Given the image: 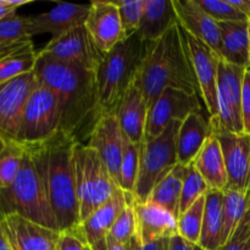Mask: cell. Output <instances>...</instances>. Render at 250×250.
<instances>
[{"instance_id": "cell-18", "label": "cell", "mask_w": 250, "mask_h": 250, "mask_svg": "<svg viewBox=\"0 0 250 250\" xmlns=\"http://www.w3.org/2000/svg\"><path fill=\"white\" fill-rule=\"evenodd\" d=\"M134 202V195L120 190L112 199L95 210L85 220H83L77 229L72 231L83 243L90 249L106 241L110 229L129 203Z\"/></svg>"}, {"instance_id": "cell-3", "label": "cell", "mask_w": 250, "mask_h": 250, "mask_svg": "<svg viewBox=\"0 0 250 250\" xmlns=\"http://www.w3.org/2000/svg\"><path fill=\"white\" fill-rule=\"evenodd\" d=\"M21 170L10 187L0 189V217L17 215L51 229H58L54 216L45 173V143L24 146Z\"/></svg>"}, {"instance_id": "cell-16", "label": "cell", "mask_w": 250, "mask_h": 250, "mask_svg": "<svg viewBox=\"0 0 250 250\" xmlns=\"http://www.w3.org/2000/svg\"><path fill=\"white\" fill-rule=\"evenodd\" d=\"M2 234L14 250H58L61 232L17 215L0 217Z\"/></svg>"}, {"instance_id": "cell-34", "label": "cell", "mask_w": 250, "mask_h": 250, "mask_svg": "<svg viewBox=\"0 0 250 250\" xmlns=\"http://www.w3.org/2000/svg\"><path fill=\"white\" fill-rule=\"evenodd\" d=\"M32 37L33 34L29 17L15 14L0 22V46L32 39Z\"/></svg>"}, {"instance_id": "cell-8", "label": "cell", "mask_w": 250, "mask_h": 250, "mask_svg": "<svg viewBox=\"0 0 250 250\" xmlns=\"http://www.w3.org/2000/svg\"><path fill=\"white\" fill-rule=\"evenodd\" d=\"M61 127V107L56 95L39 84L27 102L16 142L22 146L45 143Z\"/></svg>"}, {"instance_id": "cell-12", "label": "cell", "mask_w": 250, "mask_h": 250, "mask_svg": "<svg viewBox=\"0 0 250 250\" xmlns=\"http://www.w3.org/2000/svg\"><path fill=\"white\" fill-rule=\"evenodd\" d=\"M39 83L34 72L0 83V137L16 142L24 107Z\"/></svg>"}, {"instance_id": "cell-20", "label": "cell", "mask_w": 250, "mask_h": 250, "mask_svg": "<svg viewBox=\"0 0 250 250\" xmlns=\"http://www.w3.org/2000/svg\"><path fill=\"white\" fill-rule=\"evenodd\" d=\"M178 23L187 33L207 44L215 53L221 54V33L219 22L205 14L194 0H172ZM221 59V58H220Z\"/></svg>"}, {"instance_id": "cell-46", "label": "cell", "mask_w": 250, "mask_h": 250, "mask_svg": "<svg viewBox=\"0 0 250 250\" xmlns=\"http://www.w3.org/2000/svg\"><path fill=\"white\" fill-rule=\"evenodd\" d=\"M106 250H129V244L116 243L106 239Z\"/></svg>"}, {"instance_id": "cell-14", "label": "cell", "mask_w": 250, "mask_h": 250, "mask_svg": "<svg viewBox=\"0 0 250 250\" xmlns=\"http://www.w3.org/2000/svg\"><path fill=\"white\" fill-rule=\"evenodd\" d=\"M211 128L224 154L227 171L226 189L250 192V134L236 133L212 125Z\"/></svg>"}, {"instance_id": "cell-52", "label": "cell", "mask_w": 250, "mask_h": 250, "mask_svg": "<svg viewBox=\"0 0 250 250\" xmlns=\"http://www.w3.org/2000/svg\"><path fill=\"white\" fill-rule=\"evenodd\" d=\"M0 233H2V231H1V227H0Z\"/></svg>"}, {"instance_id": "cell-43", "label": "cell", "mask_w": 250, "mask_h": 250, "mask_svg": "<svg viewBox=\"0 0 250 250\" xmlns=\"http://www.w3.org/2000/svg\"><path fill=\"white\" fill-rule=\"evenodd\" d=\"M29 0H7V2L2 6H0V22L2 20L7 19L11 15L16 14V10L20 6H23V5L28 4Z\"/></svg>"}, {"instance_id": "cell-35", "label": "cell", "mask_w": 250, "mask_h": 250, "mask_svg": "<svg viewBox=\"0 0 250 250\" xmlns=\"http://www.w3.org/2000/svg\"><path fill=\"white\" fill-rule=\"evenodd\" d=\"M209 186L200 176L197 168L192 165L187 167L185 180L182 185V193H181V204H180V215L183 214L188 208L192 207L199 198L207 194L209 190Z\"/></svg>"}, {"instance_id": "cell-11", "label": "cell", "mask_w": 250, "mask_h": 250, "mask_svg": "<svg viewBox=\"0 0 250 250\" xmlns=\"http://www.w3.org/2000/svg\"><path fill=\"white\" fill-rule=\"evenodd\" d=\"M247 70L220 60L217 73L219 116L210 119L212 126L227 131L244 133L242 120V89Z\"/></svg>"}, {"instance_id": "cell-1", "label": "cell", "mask_w": 250, "mask_h": 250, "mask_svg": "<svg viewBox=\"0 0 250 250\" xmlns=\"http://www.w3.org/2000/svg\"><path fill=\"white\" fill-rule=\"evenodd\" d=\"M39 84L49 88L61 107L60 129L81 142L80 134L92 129L99 116L97 73L37 54L33 70Z\"/></svg>"}, {"instance_id": "cell-36", "label": "cell", "mask_w": 250, "mask_h": 250, "mask_svg": "<svg viewBox=\"0 0 250 250\" xmlns=\"http://www.w3.org/2000/svg\"><path fill=\"white\" fill-rule=\"evenodd\" d=\"M134 202L129 203L124 211L120 214L114 226L110 229L106 239L122 244H129L136 236V215H134Z\"/></svg>"}, {"instance_id": "cell-41", "label": "cell", "mask_w": 250, "mask_h": 250, "mask_svg": "<svg viewBox=\"0 0 250 250\" xmlns=\"http://www.w3.org/2000/svg\"><path fill=\"white\" fill-rule=\"evenodd\" d=\"M58 250H85V244L73 232H61Z\"/></svg>"}, {"instance_id": "cell-29", "label": "cell", "mask_w": 250, "mask_h": 250, "mask_svg": "<svg viewBox=\"0 0 250 250\" xmlns=\"http://www.w3.org/2000/svg\"><path fill=\"white\" fill-rule=\"evenodd\" d=\"M187 167L188 166L177 164L172 171L156 185L148 199V202L160 205L161 208L167 210L177 220L180 217L181 193Z\"/></svg>"}, {"instance_id": "cell-7", "label": "cell", "mask_w": 250, "mask_h": 250, "mask_svg": "<svg viewBox=\"0 0 250 250\" xmlns=\"http://www.w3.org/2000/svg\"><path fill=\"white\" fill-rule=\"evenodd\" d=\"M182 122L173 121L156 138L143 139L141 144L139 175L134 202H148L151 192L178 164L177 137Z\"/></svg>"}, {"instance_id": "cell-15", "label": "cell", "mask_w": 250, "mask_h": 250, "mask_svg": "<svg viewBox=\"0 0 250 250\" xmlns=\"http://www.w3.org/2000/svg\"><path fill=\"white\" fill-rule=\"evenodd\" d=\"M128 142L120 126L116 114H105L98 117L88 134V143H85L97 151L117 185L122 159Z\"/></svg>"}, {"instance_id": "cell-6", "label": "cell", "mask_w": 250, "mask_h": 250, "mask_svg": "<svg viewBox=\"0 0 250 250\" xmlns=\"http://www.w3.org/2000/svg\"><path fill=\"white\" fill-rule=\"evenodd\" d=\"M75 171L81 222L121 190L97 151L78 142L75 149Z\"/></svg>"}, {"instance_id": "cell-13", "label": "cell", "mask_w": 250, "mask_h": 250, "mask_svg": "<svg viewBox=\"0 0 250 250\" xmlns=\"http://www.w3.org/2000/svg\"><path fill=\"white\" fill-rule=\"evenodd\" d=\"M199 95L166 88L148 111L146 139L156 138L173 121H185L193 112L202 111Z\"/></svg>"}, {"instance_id": "cell-44", "label": "cell", "mask_w": 250, "mask_h": 250, "mask_svg": "<svg viewBox=\"0 0 250 250\" xmlns=\"http://www.w3.org/2000/svg\"><path fill=\"white\" fill-rule=\"evenodd\" d=\"M170 250H203L197 244H192L183 239L182 237L177 236L172 237L170 241Z\"/></svg>"}, {"instance_id": "cell-5", "label": "cell", "mask_w": 250, "mask_h": 250, "mask_svg": "<svg viewBox=\"0 0 250 250\" xmlns=\"http://www.w3.org/2000/svg\"><path fill=\"white\" fill-rule=\"evenodd\" d=\"M150 45L151 42L144 41L136 32L105 54L95 72L99 116L116 114L127 90L138 78Z\"/></svg>"}, {"instance_id": "cell-53", "label": "cell", "mask_w": 250, "mask_h": 250, "mask_svg": "<svg viewBox=\"0 0 250 250\" xmlns=\"http://www.w3.org/2000/svg\"><path fill=\"white\" fill-rule=\"evenodd\" d=\"M249 71H250V70H249Z\"/></svg>"}, {"instance_id": "cell-37", "label": "cell", "mask_w": 250, "mask_h": 250, "mask_svg": "<svg viewBox=\"0 0 250 250\" xmlns=\"http://www.w3.org/2000/svg\"><path fill=\"white\" fill-rule=\"evenodd\" d=\"M198 6L216 22L248 21L243 14L229 4V0H194Z\"/></svg>"}, {"instance_id": "cell-32", "label": "cell", "mask_w": 250, "mask_h": 250, "mask_svg": "<svg viewBox=\"0 0 250 250\" xmlns=\"http://www.w3.org/2000/svg\"><path fill=\"white\" fill-rule=\"evenodd\" d=\"M205 210V195L178 217V236L192 244L199 243Z\"/></svg>"}, {"instance_id": "cell-31", "label": "cell", "mask_w": 250, "mask_h": 250, "mask_svg": "<svg viewBox=\"0 0 250 250\" xmlns=\"http://www.w3.org/2000/svg\"><path fill=\"white\" fill-rule=\"evenodd\" d=\"M24 146L17 142H6L0 150V189L14 183L21 170L24 158Z\"/></svg>"}, {"instance_id": "cell-9", "label": "cell", "mask_w": 250, "mask_h": 250, "mask_svg": "<svg viewBox=\"0 0 250 250\" xmlns=\"http://www.w3.org/2000/svg\"><path fill=\"white\" fill-rule=\"evenodd\" d=\"M41 55L97 72L105 54L100 50L84 23L51 41L38 51Z\"/></svg>"}, {"instance_id": "cell-22", "label": "cell", "mask_w": 250, "mask_h": 250, "mask_svg": "<svg viewBox=\"0 0 250 250\" xmlns=\"http://www.w3.org/2000/svg\"><path fill=\"white\" fill-rule=\"evenodd\" d=\"M148 105L141 90L138 78L129 87L116 110L119 124L131 143L141 146L146 136Z\"/></svg>"}, {"instance_id": "cell-23", "label": "cell", "mask_w": 250, "mask_h": 250, "mask_svg": "<svg viewBox=\"0 0 250 250\" xmlns=\"http://www.w3.org/2000/svg\"><path fill=\"white\" fill-rule=\"evenodd\" d=\"M211 133L210 117H205L203 110L186 117L181 124L177 137L178 164L183 166L192 165Z\"/></svg>"}, {"instance_id": "cell-21", "label": "cell", "mask_w": 250, "mask_h": 250, "mask_svg": "<svg viewBox=\"0 0 250 250\" xmlns=\"http://www.w3.org/2000/svg\"><path fill=\"white\" fill-rule=\"evenodd\" d=\"M89 12V4H68L60 2L51 10L29 16L32 34H51V38H58L75 27L85 22Z\"/></svg>"}, {"instance_id": "cell-40", "label": "cell", "mask_w": 250, "mask_h": 250, "mask_svg": "<svg viewBox=\"0 0 250 250\" xmlns=\"http://www.w3.org/2000/svg\"><path fill=\"white\" fill-rule=\"evenodd\" d=\"M242 120L244 133L250 134V71L247 70L242 89Z\"/></svg>"}, {"instance_id": "cell-25", "label": "cell", "mask_w": 250, "mask_h": 250, "mask_svg": "<svg viewBox=\"0 0 250 250\" xmlns=\"http://www.w3.org/2000/svg\"><path fill=\"white\" fill-rule=\"evenodd\" d=\"M178 22L172 0H144L138 33L144 41H159Z\"/></svg>"}, {"instance_id": "cell-4", "label": "cell", "mask_w": 250, "mask_h": 250, "mask_svg": "<svg viewBox=\"0 0 250 250\" xmlns=\"http://www.w3.org/2000/svg\"><path fill=\"white\" fill-rule=\"evenodd\" d=\"M78 139L63 131L45 142L44 173L49 202L59 231H75L81 224L75 171V149Z\"/></svg>"}, {"instance_id": "cell-28", "label": "cell", "mask_w": 250, "mask_h": 250, "mask_svg": "<svg viewBox=\"0 0 250 250\" xmlns=\"http://www.w3.org/2000/svg\"><path fill=\"white\" fill-rule=\"evenodd\" d=\"M222 208L224 190H208L202 233L198 243L203 250H219L222 247Z\"/></svg>"}, {"instance_id": "cell-38", "label": "cell", "mask_w": 250, "mask_h": 250, "mask_svg": "<svg viewBox=\"0 0 250 250\" xmlns=\"http://www.w3.org/2000/svg\"><path fill=\"white\" fill-rule=\"evenodd\" d=\"M115 4L119 7L120 19H121L122 28L126 37L136 33L141 24L142 15H143L144 0H116Z\"/></svg>"}, {"instance_id": "cell-17", "label": "cell", "mask_w": 250, "mask_h": 250, "mask_svg": "<svg viewBox=\"0 0 250 250\" xmlns=\"http://www.w3.org/2000/svg\"><path fill=\"white\" fill-rule=\"evenodd\" d=\"M98 48L104 54L126 38L120 19L119 7L115 1L95 0L89 4V12L84 22Z\"/></svg>"}, {"instance_id": "cell-42", "label": "cell", "mask_w": 250, "mask_h": 250, "mask_svg": "<svg viewBox=\"0 0 250 250\" xmlns=\"http://www.w3.org/2000/svg\"><path fill=\"white\" fill-rule=\"evenodd\" d=\"M171 238H161L150 243L142 244L136 237L129 242V250H170Z\"/></svg>"}, {"instance_id": "cell-39", "label": "cell", "mask_w": 250, "mask_h": 250, "mask_svg": "<svg viewBox=\"0 0 250 250\" xmlns=\"http://www.w3.org/2000/svg\"><path fill=\"white\" fill-rule=\"evenodd\" d=\"M219 250H250V207L233 234Z\"/></svg>"}, {"instance_id": "cell-47", "label": "cell", "mask_w": 250, "mask_h": 250, "mask_svg": "<svg viewBox=\"0 0 250 250\" xmlns=\"http://www.w3.org/2000/svg\"><path fill=\"white\" fill-rule=\"evenodd\" d=\"M0 250H14L2 233H0Z\"/></svg>"}, {"instance_id": "cell-48", "label": "cell", "mask_w": 250, "mask_h": 250, "mask_svg": "<svg viewBox=\"0 0 250 250\" xmlns=\"http://www.w3.org/2000/svg\"><path fill=\"white\" fill-rule=\"evenodd\" d=\"M6 142H7V141H5V139H2L1 137H0V150H1V149L4 148L5 144H6Z\"/></svg>"}, {"instance_id": "cell-49", "label": "cell", "mask_w": 250, "mask_h": 250, "mask_svg": "<svg viewBox=\"0 0 250 250\" xmlns=\"http://www.w3.org/2000/svg\"><path fill=\"white\" fill-rule=\"evenodd\" d=\"M248 38H249V48H250V19L248 20Z\"/></svg>"}, {"instance_id": "cell-30", "label": "cell", "mask_w": 250, "mask_h": 250, "mask_svg": "<svg viewBox=\"0 0 250 250\" xmlns=\"http://www.w3.org/2000/svg\"><path fill=\"white\" fill-rule=\"evenodd\" d=\"M250 207V192L224 190V208H222V246L226 244L233 234L242 219Z\"/></svg>"}, {"instance_id": "cell-50", "label": "cell", "mask_w": 250, "mask_h": 250, "mask_svg": "<svg viewBox=\"0 0 250 250\" xmlns=\"http://www.w3.org/2000/svg\"><path fill=\"white\" fill-rule=\"evenodd\" d=\"M7 2V0H0V6H2V5H5Z\"/></svg>"}, {"instance_id": "cell-26", "label": "cell", "mask_w": 250, "mask_h": 250, "mask_svg": "<svg viewBox=\"0 0 250 250\" xmlns=\"http://www.w3.org/2000/svg\"><path fill=\"white\" fill-rule=\"evenodd\" d=\"M193 166L197 168L210 189L225 190L227 187V171L225 165L224 154L219 139L215 134L205 141L199 154L193 161Z\"/></svg>"}, {"instance_id": "cell-19", "label": "cell", "mask_w": 250, "mask_h": 250, "mask_svg": "<svg viewBox=\"0 0 250 250\" xmlns=\"http://www.w3.org/2000/svg\"><path fill=\"white\" fill-rule=\"evenodd\" d=\"M136 238L142 244L178 234V220L171 212L151 202L136 203Z\"/></svg>"}, {"instance_id": "cell-33", "label": "cell", "mask_w": 250, "mask_h": 250, "mask_svg": "<svg viewBox=\"0 0 250 250\" xmlns=\"http://www.w3.org/2000/svg\"><path fill=\"white\" fill-rule=\"evenodd\" d=\"M139 159H141V146L128 142L122 159L119 178V187L128 194H134L139 175Z\"/></svg>"}, {"instance_id": "cell-10", "label": "cell", "mask_w": 250, "mask_h": 250, "mask_svg": "<svg viewBox=\"0 0 250 250\" xmlns=\"http://www.w3.org/2000/svg\"><path fill=\"white\" fill-rule=\"evenodd\" d=\"M182 33L185 37L188 58L197 82L199 97L204 102V106L210 119L215 120L219 116L217 73H219V62L221 59L207 44L190 36L183 28Z\"/></svg>"}, {"instance_id": "cell-2", "label": "cell", "mask_w": 250, "mask_h": 250, "mask_svg": "<svg viewBox=\"0 0 250 250\" xmlns=\"http://www.w3.org/2000/svg\"><path fill=\"white\" fill-rule=\"evenodd\" d=\"M138 83L148 109L166 88L199 95L182 27L178 22L165 36L151 43L139 72Z\"/></svg>"}, {"instance_id": "cell-45", "label": "cell", "mask_w": 250, "mask_h": 250, "mask_svg": "<svg viewBox=\"0 0 250 250\" xmlns=\"http://www.w3.org/2000/svg\"><path fill=\"white\" fill-rule=\"evenodd\" d=\"M229 4L236 7L247 19H250V0H229Z\"/></svg>"}, {"instance_id": "cell-51", "label": "cell", "mask_w": 250, "mask_h": 250, "mask_svg": "<svg viewBox=\"0 0 250 250\" xmlns=\"http://www.w3.org/2000/svg\"><path fill=\"white\" fill-rule=\"evenodd\" d=\"M85 250H90V248H89V247H87V246H85Z\"/></svg>"}, {"instance_id": "cell-27", "label": "cell", "mask_w": 250, "mask_h": 250, "mask_svg": "<svg viewBox=\"0 0 250 250\" xmlns=\"http://www.w3.org/2000/svg\"><path fill=\"white\" fill-rule=\"evenodd\" d=\"M37 54L32 39L0 46V83L33 72Z\"/></svg>"}, {"instance_id": "cell-24", "label": "cell", "mask_w": 250, "mask_h": 250, "mask_svg": "<svg viewBox=\"0 0 250 250\" xmlns=\"http://www.w3.org/2000/svg\"><path fill=\"white\" fill-rule=\"evenodd\" d=\"M219 27L221 33V60L250 70L248 21L219 22Z\"/></svg>"}]
</instances>
